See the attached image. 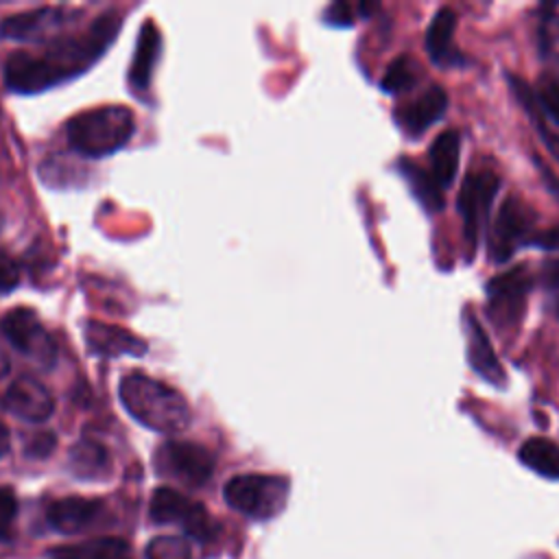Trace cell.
Wrapping results in <instances>:
<instances>
[{
    "label": "cell",
    "mask_w": 559,
    "mask_h": 559,
    "mask_svg": "<svg viewBox=\"0 0 559 559\" xmlns=\"http://www.w3.org/2000/svg\"><path fill=\"white\" fill-rule=\"evenodd\" d=\"M122 17L116 11L98 15L81 35L57 37L41 50H15L4 63L7 90L35 94L90 70L120 31Z\"/></svg>",
    "instance_id": "1"
},
{
    "label": "cell",
    "mask_w": 559,
    "mask_h": 559,
    "mask_svg": "<svg viewBox=\"0 0 559 559\" xmlns=\"http://www.w3.org/2000/svg\"><path fill=\"white\" fill-rule=\"evenodd\" d=\"M118 397L124 411L142 426L155 432H179L190 424V406L186 397L144 373H129L120 380Z\"/></svg>",
    "instance_id": "2"
},
{
    "label": "cell",
    "mask_w": 559,
    "mask_h": 559,
    "mask_svg": "<svg viewBox=\"0 0 559 559\" xmlns=\"http://www.w3.org/2000/svg\"><path fill=\"white\" fill-rule=\"evenodd\" d=\"M135 131V116L124 105H103L72 116L66 124L68 144L85 157L120 151Z\"/></svg>",
    "instance_id": "3"
},
{
    "label": "cell",
    "mask_w": 559,
    "mask_h": 559,
    "mask_svg": "<svg viewBox=\"0 0 559 559\" xmlns=\"http://www.w3.org/2000/svg\"><path fill=\"white\" fill-rule=\"evenodd\" d=\"M288 478L275 474H238L223 487L225 502L253 520L280 515L288 502Z\"/></svg>",
    "instance_id": "4"
},
{
    "label": "cell",
    "mask_w": 559,
    "mask_h": 559,
    "mask_svg": "<svg viewBox=\"0 0 559 559\" xmlns=\"http://www.w3.org/2000/svg\"><path fill=\"white\" fill-rule=\"evenodd\" d=\"M148 515L155 524H177L183 528V533L197 537L199 542H207L216 535V524L210 518L207 509L183 496L181 491L173 489V487H157L153 498H151V507H148Z\"/></svg>",
    "instance_id": "5"
},
{
    "label": "cell",
    "mask_w": 559,
    "mask_h": 559,
    "mask_svg": "<svg viewBox=\"0 0 559 559\" xmlns=\"http://www.w3.org/2000/svg\"><path fill=\"white\" fill-rule=\"evenodd\" d=\"M500 190V179L498 175L489 170H476L469 173L459 190L456 207L463 218V234H465V245H467V255H474L480 231L487 223L489 207Z\"/></svg>",
    "instance_id": "6"
},
{
    "label": "cell",
    "mask_w": 559,
    "mask_h": 559,
    "mask_svg": "<svg viewBox=\"0 0 559 559\" xmlns=\"http://www.w3.org/2000/svg\"><path fill=\"white\" fill-rule=\"evenodd\" d=\"M535 227L533 212L515 197H509L489 229V258L498 264L507 262L522 245L531 247Z\"/></svg>",
    "instance_id": "7"
},
{
    "label": "cell",
    "mask_w": 559,
    "mask_h": 559,
    "mask_svg": "<svg viewBox=\"0 0 559 559\" xmlns=\"http://www.w3.org/2000/svg\"><path fill=\"white\" fill-rule=\"evenodd\" d=\"M155 469L159 476L175 478L188 487H201L214 472V456L192 441H166L155 452Z\"/></svg>",
    "instance_id": "8"
},
{
    "label": "cell",
    "mask_w": 559,
    "mask_h": 559,
    "mask_svg": "<svg viewBox=\"0 0 559 559\" xmlns=\"http://www.w3.org/2000/svg\"><path fill=\"white\" fill-rule=\"evenodd\" d=\"M0 330H2L4 338L20 354L28 356L31 360H35L44 367L55 365L57 345H55L52 336L48 334V330L44 328V323L39 321V317L35 314V310H31V308H11L2 317Z\"/></svg>",
    "instance_id": "9"
},
{
    "label": "cell",
    "mask_w": 559,
    "mask_h": 559,
    "mask_svg": "<svg viewBox=\"0 0 559 559\" xmlns=\"http://www.w3.org/2000/svg\"><path fill=\"white\" fill-rule=\"evenodd\" d=\"M533 286L528 269L513 266L487 284V308L498 328L515 325L526 308V295Z\"/></svg>",
    "instance_id": "10"
},
{
    "label": "cell",
    "mask_w": 559,
    "mask_h": 559,
    "mask_svg": "<svg viewBox=\"0 0 559 559\" xmlns=\"http://www.w3.org/2000/svg\"><path fill=\"white\" fill-rule=\"evenodd\" d=\"M2 406L22 421L44 424L55 411V400L39 380L24 376L13 380V384L7 389Z\"/></svg>",
    "instance_id": "11"
},
{
    "label": "cell",
    "mask_w": 559,
    "mask_h": 559,
    "mask_svg": "<svg viewBox=\"0 0 559 559\" xmlns=\"http://www.w3.org/2000/svg\"><path fill=\"white\" fill-rule=\"evenodd\" d=\"M68 22V13L61 7H37L31 11L7 15L0 22V35L7 39H41Z\"/></svg>",
    "instance_id": "12"
},
{
    "label": "cell",
    "mask_w": 559,
    "mask_h": 559,
    "mask_svg": "<svg viewBox=\"0 0 559 559\" xmlns=\"http://www.w3.org/2000/svg\"><path fill=\"white\" fill-rule=\"evenodd\" d=\"M83 332L92 354H98L105 358L124 356V354L129 356L146 354V343L120 325H111L103 321H85Z\"/></svg>",
    "instance_id": "13"
},
{
    "label": "cell",
    "mask_w": 559,
    "mask_h": 559,
    "mask_svg": "<svg viewBox=\"0 0 559 559\" xmlns=\"http://www.w3.org/2000/svg\"><path fill=\"white\" fill-rule=\"evenodd\" d=\"M103 511V502L94 498H83V496H68L59 498L48 504L46 509V522L66 535L81 533L90 528Z\"/></svg>",
    "instance_id": "14"
},
{
    "label": "cell",
    "mask_w": 559,
    "mask_h": 559,
    "mask_svg": "<svg viewBox=\"0 0 559 559\" xmlns=\"http://www.w3.org/2000/svg\"><path fill=\"white\" fill-rule=\"evenodd\" d=\"M445 107H448V94L443 92V87L432 85L426 92H421L415 100L397 109L395 120L406 135L415 138L424 133L432 122H437L443 116Z\"/></svg>",
    "instance_id": "15"
},
{
    "label": "cell",
    "mask_w": 559,
    "mask_h": 559,
    "mask_svg": "<svg viewBox=\"0 0 559 559\" xmlns=\"http://www.w3.org/2000/svg\"><path fill=\"white\" fill-rule=\"evenodd\" d=\"M159 55H162V33L153 20H146L140 26L138 41H135V55L129 66V85L135 92H146L151 87Z\"/></svg>",
    "instance_id": "16"
},
{
    "label": "cell",
    "mask_w": 559,
    "mask_h": 559,
    "mask_svg": "<svg viewBox=\"0 0 559 559\" xmlns=\"http://www.w3.org/2000/svg\"><path fill=\"white\" fill-rule=\"evenodd\" d=\"M465 328H467V360L469 367L489 384L502 386L507 376L504 369L489 343V336L480 321L474 314H465Z\"/></svg>",
    "instance_id": "17"
},
{
    "label": "cell",
    "mask_w": 559,
    "mask_h": 559,
    "mask_svg": "<svg viewBox=\"0 0 559 559\" xmlns=\"http://www.w3.org/2000/svg\"><path fill=\"white\" fill-rule=\"evenodd\" d=\"M50 559H133L124 539L103 535L76 544L50 548Z\"/></svg>",
    "instance_id": "18"
},
{
    "label": "cell",
    "mask_w": 559,
    "mask_h": 559,
    "mask_svg": "<svg viewBox=\"0 0 559 559\" xmlns=\"http://www.w3.org/2000/svg\"><path fill=\"white\" fill-rule=\"evenodd\" d=\"M459 151H461V140H459V133L452 129L441 131L430 144V151H428L430 175L441 188H448L454 181V175L459 168Z\"/></svg>",
    "instance_id": "19"
},
{
    "label": "cell",
    "mask_w": 559,
    "mask_h": 559,
    "mask_svg": "<svg viewBox=\"0 0 559 559\" xmlns=\"http://www.w3.org/2000/svg\"><path fill=\"white\" fill-rule=\"evenodd\" d=\"M68 465L74 476H79L83 480H94V478H100L103 474H107L111 461H109V452L103 443L92 441V439H81L70 448Z\"/></svg>",
    "instance_id": "20"
},
{
    "label": "cell",
    "mask_w": 559,
    "mask_h": 559,
    "mask_svg": "<svg viewBox=\"0 0 559 559\" xmlns=\"http://www.w3.org/2000/svg\"><path fill=\"white\" fill-rule=\"evenodd\" d=\"M456 28V13L450 7H441L426 31V50L435 63H454L452 35Z\"/></svg>",
    "instance_id": "21"
},
{
    "label": "cell",
    "mask_w": 559,
    "mask_h": 559,
    "mask_svg": "<svg viewBox=\"0 0 559 559\" xmlns=\"http://www.w3.org/2000/svg\"><path fill=\"white\" fill-rule=\"evenodd\" d=\"M518 459L533 472L559 480V445L546 437H531L526 439L520 450Z\"/></svg>",
    "instance_id": "22"
},
{
    "label": "cell",
    "mask_w": 559,
    "mask_h": 559,
    "mask_svg": "<svg viewBox=\"0 0 559 559\" xmlns=\"http://www.w3.org/2000/svg\"><path fill=\"white\" fill-rule=\"evenodd\" d=\"M397 168L402 173V177L406 179L413 197L428 210V212H439L443 207V188L435 181V177L430 173H426L424 168H419L417 164H413L408 157H402L397 162Z\"/></svg>",
    "instance_id": "23"
},
{
    "label": "cell",
    "mask_w": 559,
    "mask_h": 559,
    "mask_svg": "<svg viewBox=\"0 0 559 559\" xmlns=\"http://www.w3.org/2000/svg\"><path fill=\"white\" fill-rule=\"evenodd\" d=\"M507 79H509V83H511L513 94L518 96V100L522 103L524 111L528 114V118H531L533 127L537 129V133H539L542 142H544V146H546V148H548V153L559 162V133H555V131H550V129H548V124H546V116H544L542 107H539V105H537V100H535L533 87H531L528 83H524V81H522L520 76H515V74H509Z\"/></svg>",
    "instance_id": "24"
},
{
    "label": "cell",
    "mask_w": 559,
    "mask_h": 559,
    "mask_svg": "<svg viewBox=\"0 0 559 559\" xmlns=\"http://www.w3.org/2000/svg\"><path fill=\"white\" fill-rule=\"evenodd\" d=\"M417 83V63L413 57L408 55H400L397 59H393L380 81L382 90L389 94H400L411 90Z\"/></svg>",
    "instance_id": "25"
},
{
    "label": "cell",
    "mask_w": 559,
    "mask_h": 559,
    "mask_svg": "<svg viewBox=\"0 0 559 559\" xmlns=\"http://www.w3.org/2000/svg\"><path fill=\"white\" fill-rule=\"evenodd\" d=\"M146 559H192V548L183 535H157L146 544Z\"/></svg>",
    "instance_id": "26"
},
{
    "label": "cell",
    "mask_w": 559,
    "mask_h": 559,
    "mask_svg": "<svg viewBox=\"0 0 559 559\" xmlns=\"http://www.w3.org/2000/svg\"><path fill=\"white\" fill-rule=\"evenodd\" d=\"M537 105L546 118H552L559 124V76L552 72H542L533 90Z\"/></svg>",
    "instance_id": "27"
},
{
    "label": "cell",
    "mask_w": 559,
    "mask_h": 559,
    "mask_svg": "<svg viewBox=\"0 0 559 559\" xmlns=\"http://www.w3.org/2000/svg\"><path fill=\"white\" fill-rule=\"evenodd\" d=\"M15 513H17L15 493L9 487H0V539H9Z\"/></svg>",
    "instance_id": "28"
},
{
    "label": "cell",
    "mask_w": 559,
    "mask_h": 559,
    "mask_svg": "<svg viewBox=\"0 0 559 559\" xmlns=\"http://www.w3.org/2000/svg\"><path fill=\"white\" fill-rule=\"evenodd\" d=\"M17 284H20L17 264L9 255L0 253V293H11L13 288H17Z\"/></svg>",
    "instance_id": "29"
},
{
    "label": "cell",
    "mask_w": 559,
    "mask_h": 559,
    "mask_svg": "<svg viewBox=\"0 0 559 559\" xmlns=\"http://www.w3.org/2000/svg\"><path fill=\"white\" fill-rule=\"evenodd\" d=\"M55 445H57V439L52 432H37L26 445V454L33 459H44L55 450Z\"/></svg>",
    "instance_id": "30"
},
{
    "label": "cell",
    "mask_w": 559,
    "mask_h": 559,
    "mask_svg": "<svg viewBox=\"0 0 559 559\" xmlns=\"http://www.w3.org/2000/svg\"><path fill=\"white\" fill-rule=\"evenodd\" d=\"M325 22L328 24H334V26H352L354 24V15H352V7L347 2H334L325 9L323 13Z\"/></svg>",
    "instance_id": "31"
},
{
    "label": "cell",
    "mask_w": 559,
    "mask_h": 559,
    "mask_svg": "<svg viewBox=\"0 0 559 559\" xmlns=\"http://www.w3.org/2000/svg\"><path fill=\"white\" fill-rule=\"evenodd\" d=\"M531 247H539V249H548V251L559 249V225H550V227L537 229L533 234Z\"/></svg>",
    "instance_id": "32"
},
{
    "label": "cell",
    "mask_w": 559,
    "mask_h": 559,
    "mask_svg": "<svg viewBox=\"0 0 559 559\" xmlns=\"http://www.w3.org/2000/svg\"><path fill=\"white\" fill-rule=\"evenodd\" d=\"M535 166H537V170H539V175H542V181L546 183L548 192L559 201V177H557L544 162H539V157H535Z\"/></svg>",
    "instance_id": "33"
},
{
    "label": "cell",
    "mask_w": 559,
    "mask_h": 559,
    "mask_svg": "<svg viewBox=\"0 0 559 559\" xmlns=\"http://www.w3.org/2000/svg\"><path fill=\"white\" fill-rule=\"evenodd\" d=\"M542 284L550 290H559V260H548L542 269Z\"/></svg>",
    "instance_id": "34"
},
{
    "label": "cell",
    "mask_w": 559,
    "mask_h": 559,
    "mask_svg": "<svg viewBox=\"0 0 559 559\" xmlns=\"http://www.w3.org/2000/svg\"><path fill=\"white\" fill-rule=\"evenodd\" d=\"M9 445H11V435H9V428L0 421V459L9 452Z\"/></svg>",
    "instance_id": "35"
}]
</instances>
